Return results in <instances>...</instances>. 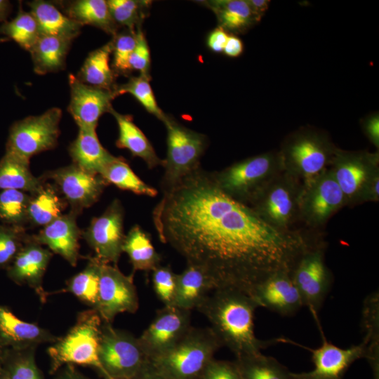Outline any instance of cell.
<instances>
[{
    "label": "cell",
    "instance_id": "obj_1",
    "mask_svg": "<svg viewBox=\"0 0 379 379\" xmlns=\"http://www.w3.org/2000/svg\"><path fill=\"white\" fill-rule=\"evenodd\" d=\"M152 218L160 241L203 270L213 290L251 295L269 275L291 272L310 240L266 223L199 168L164 190Z\"/></svg>",
    "mask_w": 379,
    "mask_h": 379
},
{
    "label": "cell",
    "instance_id": "obj_2",
    "mask_svg": "<svg viewBox=\"0 0 379 379\" xmlns=\"http://www.w3.org/2000/svg\"><path fill=\"white\" fill-rule=\"evenodd\" d=\"M259 307L248 294L238 290H213L198 306L211 323L210 327L222 346L236 358L261 353L275 342L262 340L254 332V314Z\"/></svg>",
    "mask_w": 379,
    "mask_h": 379
},
{
    "label": "cell",
    "instance_id": "obj_3",
    "mask_svg": "<svg viewBox=\"0 0 379 379\" xmlns=\"http://www.w3.org/2000/svg\"><path fill=\"white\" fill-rule=\"evenodd\" d=\"M222 346L210 327L191 326L173 346L149 359V364L167 379H199Z\"/></svg>",
    "mask_w": 379,
    "mask_h": 379
},
{
    "label": "cell",
    "instance_id": "obj_4",
    "mask_svg": "<svg viewBox=\"0 0 379 379\" xmlns=\"http://www.w3.org/2000/svg\"><path fill=\"white\" fill-rule=\"evenodd\" d=\"M338 149L325 132L305 127L288 135L279 151L284 171L305 185L329 168Z\"/></svg>",
    "mask_w": 379,
    "mask_h": 379
},
{
    "label": "cell",
    "instance_id": "obj_5",
    "mask_svg": "<svg viewBox=\"0 0 379 379\" xmlns=\"http://www.w3.org/2000/svg\"><path fill=\"white\" fill-rule=\"evenodd\" d=\"M284 171L279 151H270L236 162L212 174L218 186L226 194L248 206Z\"/></svg>",
    "mask_w": 379,
    "mask_h": 379
},
{
    "label": "cell",
    "instance_id": "obj_6",
    "mask_svg": "<svg viewBox=\"0 0 379 379\" xmlns=\"http://www.w3.org/2000/svg\"><path fill=\"white\" fill-rule=\"evenodd\" d=\"M102 321L95 309L80 312L68 333L48 350L54 368L74 364L94 366L103 373L98 356Z\"/></svg>",
    "mask_w": 379,
    "mask_h": 379
},
{
    "label": "cell",
    "instance_id": "obj_7",
    "mask_svg": "<svg viewBox=\"0 0 379 379\" xmlns=\"http://www.w3.org/2000/svg\"><path fill=\"white\" fill-rule=\"evenodd\" d=\"M302 182L284 171L268 183L248 205L266 223L281 231H291L299 220Z\"/></svg>",
    "mask_w": 379,
    "mask_h": 379
},
{
    "label": "cell",
    "instance_id": "obj_8",
    "mask_svg": "<svg viewBox=\"0 0 379 379\" xmlns=\"http://www.w3.org/2000/svg\"><path fill=\"white\" fill-rule=\"evenodd\" d=\"M163 122L167 131V154L163 160L165 171L161 184L164 191L200 168L206 138L168 115Z\"/></svg>",
    "mask_w": 379,
    "mask_h": 379
},
{
    "label": "cell",
    "instance_id": "obj_9",
    "mask_svg": "<svg viewBox=\"0 0 379 379\" xmlns=\"http://www.w3.org/2000/svg\"><path fill=\"white\" fill-rule=\"evenodd\" d=\"M105 376L133 379L149 363L138 338L102 321L98 352Z\"/></svg>",
    "mask_w": 379,
    "mask_h": 379
},
{
    "label": "cell",
    "instance_id": "obj_10",
    "mask_svg": "<svg viewBox=\"0 0 379 379\" xmlns=\"http://www.w3.org/2000/svg\"><path fill=\"white\" fill-rule=\"evenodd\" d=\"M61 117V109L53 107L40 115L14 122L9 128L6 152L29 160L34 155L53 149L58 144Z\"/></svg>",
    "mask_w": 379,
    "mask_h": 379
},
{
    "label": "cell",
    "instance_id": "obj_11",
    "mask_svg": "<svg viewBox=\"0 0 379 379\" xmlns=\"http://www.w3.org/2000/svg\"><path fill=\"white\" fill-rule=\"evenodd\" d=\"M291 277L302 298L318 321V313L331 289L333 277L325 262L322 243L311 241L298 258Z\"/></svg>",
    "mask_w": 379,
    "mask_h": 379
},
{
    "label": "cell",
    "instance_id": "obj_12",
    "mask_svg": "<svg viewBox=\"0 0 379 379\" xmlns=\"http://www.w3.org/2000/svg\"><path fill=\"white\" fill-rule=\"evenodd\" d=\"M345 199L346 206L362 204L366 190L379 174V152L338 148L329 166Z\"/></svg>",
    "mask_w": 379,
    "mask_h": 379
},
{
    "label": "cell",
    "instance_id": "obj_13",
    "mask_svg": "<svg viewBox=\"0 0 379 379\" xmlns=\"http://www.w3.org/2000/svg\"><path fill=\"white\" fill-rule=\"evenodd\" d=\"M345 199L328 168L302 185L299 201V220L312 227L324 225L340 208Z\"/></svg>",
    "mask_w": 379,
    "mask_h": 379
},
{
    "label": "cell",
    "instance_id": "obj_14",
    "mask_svg": "<svg viewBox=\"0 0 379 379\" xmlns=\"http://www.w3.org/2000/svg\"><path fill=\"white\" fill-rule=\"evenodd\" d=\"M138 307L133 274L126 276L116 265L100 262L98 300L95 310L102 321L111 323L117 314L135 313Z\"/></svg>",
    "mask_w": 379,
    "mask_h": 379
},
{
    "label": "cell",
    "instance_id": "obj_15",
    "mask_svg": "<svg viewBox=\"0 0 379 379\" xmlns=\"http://www.w3.org/2000/svg\"><path fill=\"white\" fill-rule=\"evenodd\" d=\"M124 208L119 200L114 199L100 216L94 218L81 235L95 253L101 262L117 265L125 239Z\"/></svg>",
    "mask_w": 379,
    "mask_h": 379
},
{
    "label": "cell",
    "instance_id": "obj_16",
    "mask_svg": "<svg viewBox=\"0 0 379 379\" xmlns=\"http://www.w3.org/2000/svg\"><path fill=\"white\" fill-rule=\"evenodd\" d=\"M41 178L53 181L55 188L70 205L71 211L78 215L94 204L108 185L100 175L88 172L74 164L49 171Z\"/></svg>",
    "mask_w": 379,
    "mask_h": 379
},
{
    "label": "cell",
    "instance_id": "obj_17",
    "mask_svg": "<svg viewBox=\"0 0 379 379\" xmlns=\"http://www.w3.org/2000/svg\"><path fill=\"white\" fill-rule=\"evenodd\" d=\"M191 310L164 305L138 338L150 359L173 346L190 329Z\"/></svg>",
    "mask_w": 379,
    "mask_h": 379
},
{
    "label": "cell",
    "instance_id": "obj_18",
    "mask_svg": "<svg viewBox=\"0 0 379 379\" xmlns=\"http://www.w3.org/2000/svg\"><path fill=\"white\" fill-rule=\"evenodd\" d=\"M70 102L68 112L80 129L95 130L100 117L109 112L112 100L116 98L112 91L87 85L77 77L68 76Z\"/></svg>",
    "mask_w": 379,
    "mask_h": 379
},
{
    "label": "cell",
    "instance_id": "obj_19",
    "mask_svg": "<svg viewBox=\"0 0 379 379\" xmlns=\"http://www.w3.org/2000/svg\"><path fill=\"white\" fill-rule=\"evenodd\" d=\"M322 344L310 349L314 368L307 372L292 373L294 379H342L349 367L357 359L367 358L366 345L344 349L330 343L321 333Z\"/></svg>",
    "mask_w": 379,
    "mask_h": 379
},
{
    "label": "cell",
    "instance_id": "obj_20",
    "mask_svg": "<svg viewBox=\"0 0 379 379\" xmlns=\"http://www.w3.org/2000/svg\"><path fill=\"white\" fill-rule=\"evenodd\" d=\"M251 297L258 307L282 316H291L303 306L291 272L286 270L269 275L256 286Z\"/></svg>",
    "mask_w": 379,
    "mask_h": 379
},
{
    "label": "cell",
    "instance_id": "obj_21",
    "mask_svg": "<svg viewBox=\"0 0 379 379\" xmlns=\"http://www.w3.org/2000/svg\"><path fill=\"white\" fill-rule=\"evenodd\" d=\"M77 213L70 210L32 237L38 244L47 246L51 252L62 256L72 266H76L79 258V240L82 234L77 223Z\"/></svg>",
    "mask_w": 379,
    "mask_h": 379
},
{
    "label": "cell",
    "instance_id": "obj_22",
    "mask_svg": "<svg viewBox=\"0 0 379 379\" xmlns=\"http://www.w3.org/2000/svg\"><path fill=\"white\" fill-rule=\"evenodd\" d=\"M53 253L29 237L27 241L13 260L9 275L19 284L34 289L41 301L47 293L43 288L42 279Z\"/></svg>",
    "mask_w": 379,
    "mask_h": 379
},
{
    "label": "cell",
    "instance_id": "obj_23",
    "mask_svg": "<svg viewBox=\"0 0 379 379\" xmlns=\"http://www.w3.org/2000/svg\"><path fill=\"white\" fill-rule=\"evenodd\" d=\"M58 337L33 323L18 318L8 308L0 306V344L12 345L16 350L36 348L46 343H53Z\"/></svg>",
    "mask_w": 379,
    "mask_h": 379
},
{
    "label": "cell",
    "instance_id": "obj_24",
    "mask_svg": "<svg viewBox=\"0 0 379 379\" xmlns=\"http://www.w3.org/2000/svg\"><path fill=\"white\" fill-rule=\"evenodd\" d=\"M79 129L77 137L69 147L73 164L88 172L100 175L116 157L102 147L95 130Z\"/></svg>",
    "mask_w": 379,
    "mask_h": 379
},
{
    "label": "cell",
    "instance_id": "obj_25",
    "mask_svg": "<svg viewBox=\"0 0 379 379\" xmlns=\"http://www.w3.org/2000/svg\"><path fill=\"white\" fill-rule=\"evenodd\" d=\"M115 118L119 128L116 146L128 149L133 157L144 160L149 168L163 166L164 161L156 154L152 144L143 132L134 124L131 115L121 114L113 107L109 110Z\"/></svg>",
    "mask_w": 379,
    "mask_h": 379
},
{
    "label": "cell",
    "instance_id": "obj_26",
    "mask_svg": "<svg viewBox=\"0 0 379 379\" xmlns=\"http://www.w3.org/2000/svg\"><path fill=\"white\" fill-rule=\"evenodd\" d=\"M211 291L213 287L205 272L197 266L187 265L182 273L177 274L172 305L187 310L197 309Z\"/></svg>",
    "mask_w": 379,
    "mask_h": 379
},
{
    "label": "cell",
    "instance_id": "obj_27",
    "mask_svg": "<svg viewBox=\"0 0 379 379\" xmlns=\"http://www.w3.org/2000/svg\"><path fill=\"white\" fill-rule=\"evenodd\" d=\"M62 12L70 19L83 25H91L114 36L118 26L110 14L105 0H77L60 3Z\"/></svg>",
    "mask_w": 379,
    "mask_h": 379
},
{
    "label": "cell",
    "instance_id": "obj_28",
    "mask_svg": "<svg viewBox=\"0 0 379 379\" xmlns=\"http://www.w3.org/2000/svg\"><path fill=\"white\" fill-rule=\"evenodd\" d=\"M215 15L218 27L231 34H243L259 22L246 0L200 1Z\"/></svg>",
    "mask_w": 379,
    "mask_h": 379
},
{
    "label": "cell",
    "instance_id": "obj_29",
    "mask_svg": "<svg viewBox=\"0 0 379 379\" xmlns=\"http://www.w3.org/2000/svg\"><path fill=\"white\" fill-rule=\"evenodd\" d=\"M72 41L65 37L41 35L29 51L35 73L44 75L63 69Z\"/></svg>",
    "mask_w": 379,
    "mask_h": 379
},
{
    "label": "cell",
    "instance_id": "obj_30",
    "mask_svg": "<svg viewBox=\"0 0 379 379\" xmlns=\"http://www.w3.org/2000/svg\"><path fill=\"white\" fill-rule=\"evenodd\" d=\"M42 178L35 177L29 169V160L6 152L0 159V191L17 190L33 194L44 185Z\"/></svg>",
    "mask_w": 379,
    "mask_h": 379
},
{
    "label": "cell",
    "instance_id": "obj_31",
    "mask_svg": "<svg viewBox=\"0 0 379 379\" xmlns=\"http://www.w3.org/2000/svg\"><path fill=\"white\" fill-rule=\"evenodd\" d=\"M34 17L41 35L55 36L71 39L81 32V26L67 16L55 4L45 1L27 3Z\"/></svg>",
    "mask_w": 379,
    "mask_h": 379
},
{
    "label": "cell",
    "instance_id": "obj_32",
    "mask_svg": "<svg viewBox=\"0 0 379 379\" xmlns=\"http://www.w3.org/2000/svg\"><path fill=\"white\" fill-rule=\"evenodd\" d=\"M112 49V39L91 52L76 76L77 79L87 85L114 91L116 74L109 65Z\"/></svg>",
    "mask_w": 379,
    "mask_h": 379
},
{
    "label": "cell",
    "instance_id": "obj_33",
    "mask_svg": "<svg viewBox=\"0 0 379 379\" xmlns=\"http://www.w3.org/2000/svg\"><path fill=\"white\" fill-rule=\"evenodd\" d=\"M122 251L128 255L134 272L153 271L160 265V255L149 235L139 225H134L125 236Z\"/></svg>",
    "mask_w": 379,
    "mask_h": 379
},
{
    "label": "cell",
    "instance_id": "obj_34",
    "mask_svg": "<svg viewBox=\"0 0 379 379\" xmlns=\"http://www.w3.org/2000/svg\"><path fill=\"white\" fill-rule=\"evenodd\" d=\"M67 202L58 194L55 187L44 186L36 193L31 194L28 210V222L34 226H46L62 215Z\"/></svg>",
    "mask_w": 379,
    "mask_h": 379
},
{
    "label": "cell",
    "instance_id": "obj_35",
    "mask_svg": "<svg viewBox=\"0 0 379 379\" xmlns=\"http://www.w3.org/2000/svg\"><path fill=\"white\" fill-rule=\"evenodd\" d=\"M234 363L241 379H294L286 367L262 352L236 358Z\"/></svg>",
    "mask_w": 379,
    "mask_h": 379
},
{
    "label": "cell",
    "instance_id": "obj_36",
    "mask_svg": "<svg viewBox=\"0 0 379 379\" xmlns=\"http://www.w3.org/2000/svg\"><path fill=\"white\" fill-rule=\"evenodd\" d=\"M100 175L108 185H114L136 194L154 197L158 194L155 188L146 184L133 172L122 157H116L105 168Z\"/></svg>",
    "mask_w": 379,
    "mask_h": 379
},
{
    "label": "cell",
    "instance_id": "obj_37",
    "mask_svg": "<svg viewBox=\"0 0 379 379\" xmlns=\"http://www.w3.org/2000/svg\"><path fill=\"white\" fill-rule=\"evenodd\" d=\"M18 8L13 19L0 25V34L29 52L41 36L39 29L33 15L23 11L21 3Z\"/></svg>",
    "mask_w": 379,
    "mask_h": 379
},
{
    "label": "cell",
    "instance_id": "obj_38",
    "mask_svg": "<svg viewBox=\"0 0 379 379\" xmlns=\"http://www.w3.org/2000/svg\"><path fill=\"white\" fill-rule=\"evenodd\" d=\"M100 262L95 257L91 258L84 270L67 284V290L93 309L98 300Z\"/></svg>",
    "mask_w": 379,
    "mask_h": 379
},
{
    "label": "cell",
    "instance_id": "obj_39",
    "mask_svg": "<svg viewBox=\"0 0 379 379\" xmlns=\"http://www.w3.org/2000/svg\"><path fill=\"white\" fill-rule=\"evenodd\" d=\"M31 194L17 190L0 191V219L4 225L23 227L28 222Z\"/></svg>",
    "mask_w": 379,
    "mask_h": 379
},
{
    "label": "cell",
    "instance_id": "obj_40",
    "mask_svg": "<svg viewBox=\"0 0 379 379\" xmlns=\"http://www.w3.org/2000/svg\"><path fill=\"white\" fill-rule=\"evenodd\" d=\"M378 293L374 292L368 296L363 307V326L366 335L363 343L366 345L367 359L372 364L375 375L378 369Z\"/></svg>",
    "mask_w": 379,
    "mask_h": 379
},
{
    "label": "cell",
    "instance_id": "obj_41",
    "mask_svg": "<svg viewBox=\"0 0 379 379\" xmlns=\"http://www.w3.org/2000/svg\"><path fill=\"white\" fill-rule=\"evenodd\" d=\"M107 2L117 25L133 30L141 26L151 4L149 1L135 0H109Z\"/></svg>",
    "mask_w": 379,
    "mask_h": 379
},
{
    "label": "cell",
    "instance_id": "obj_42",
    "mask_svg": "<svg viewBox=\"0 0 379 379\" xmlns=\"http://www.w3.org/2000/svg\"><path fill=\"white\" fill-rule=\"evenodd\" d=\"M151 78L143 75L131 77L123 84L117 85L114 90L116 97L124 93L132 95L150 114L164 121L166 114L159 108L149 84Z\"/></svg>",
    "mask_w": 379,
    "mask_h": 379
},
{
    "label": "cell",
    "instance_id": "obj_43",
    "mask_svg": "<svg viewBox=\"0 0 379 379\" xmlns=\"http://www.w3.org/2000/svg\"><path fill=\"white\" fill-rule=\"evenodd\" d=\"M112 68L116 75H128L131 72L129 60L136 43V29H127L113 36Z\"/></svg>",
    "mask_w": 379,
    "mask_h": 379
},
{
    "label": "cell",
    "instance_id": "obj_44",
    "mask_svg": "<svg viewBox=\"0 0 379 379\" xmlns=\"http://www.w3.org/2000/svg\"><path fill=\"white\" fill-rule=\"evenodd\" d=\"M23 227L0 225V267L13 260L29 237Z\"/></svg>",
    "mask_w": 379,
    "mask_h": 379
},
{
    "label": "cell",
    "instance_id": "obj_45",
    "mask_svg": "<svg viewBox=\"0 0 379 379\" xmlns=\"http://www.w3.org/2000/svg\"><path fill=\"white\" fill-rule=\"evenodd\" d=\"M152 272L154 292L164 305H172L177 282V274L168 266L159 265Z\"/></svg>",
    "mask_w": 379,
    "mask_h": 379
},
{
    "label": "cell",
    "instance_id": "obj_46",
    "mask_svg": "<svg viewBox=\"0 0 379 379\" xmlns=\"http://www.w3.org/2000/svg\"><path fill=\"white\" fill-rule=\"evenodd\" d=\"M129 67L131 72L138 71L140 75L150 77V51L141 26L136 28V43L130 57Z\"/></svg>",
    "mask_w": 379,
    "mask_h": 379
},
{
    "label": "cell",
    "instance_id": "obj_47",
    "mask_svg": "<svg viewBox=\"0 0 379 379\" xmlns=\"http://www.w3.org/2000/svg\"><path fill=\"white\" fill-rule=\"evenodd\" d=\"M36 348L20 350V356L11 366V379H41L34 360Z\"/></svg>",
    "mask_w": 379,
    "mask_h": 379
},
{
    "label": "cell",
    "instance_id": "obj_48",
    "mask_svg": "<svg viewBox=\"0 0 379 379\" xmlns=\"http://www.w3.org/2000/svg\"><path fill=\"white\" fill-rule=\"evenodd\" d=\"M199 379H241L234 361L213 359Z\"/></svg>",
    "mask_w": 379,
    "mask_h": 379
},
{
    "label": "cell",
    "instance_id": "obj_49",
    "mask_svg": "<svg viewBox=\"0 0 379 379\" xmlns=\"http://www.w3.org/2000/svg\"><path fill=\"white\" fill-rule=\"evenodd\" d=\"M362 130L375 147L379 149V114L378 112L371 113L361 121Z\"/></svg>",
    "mask_w": 379,
    "mask_h": 379
},
{
    "label": "cell",
    "instance_id": "obj_50",
    "mask_svg": "<svg viewBox=\"0 0 379 379\" xmlns=\"http://www.w3.org/2000/svg\"><path fill=\"white\" fill-rule=\"evenodd\" d=\"M229 33L220 27L212 30L207 38L208 47L215 53H222Z\"/></svg>",
    "mask_w": 379,
    "mask_h": 379
},
{
    "label": "cell",
    "instance_id": "obj_51",
    "mask_svg": "<svg viewBox=\"0 0 379 379\" xmlns=\"http://www.w3.org/2000/svg\"><path fill=\"white\" fill-rule=\"evenodd\" d=\"M242 40L234 34H229L222 53L230 58H237L241 55L244 51Z\"/></svg>",
    "mask_w": 379,
    "mask_h": 379
},
{
    "label": "cell",
    "instance_id": "obj_52",
    "mask_svg": "<svg viewBox=\"0 0 379 379\" xmlns=\"http://www.w3.org/2000/svg\"><path fill=\"white\" fill-rule=\"evenodd\" d=\"M253 14L260 22L268 10L270 1L269 0H246Z\"/></svg>",
    "mask_w": 379,
    "mask_h": 379
},
{
    "label": "cell",
    "instance_id": "obj_53",
    "mask_svg": "<svg viewBox=\"0 0 379 379\" xmlns=\"http://www.w3.org/2000/svg\"><path fill=\"white\" fill-rule=\"evenodd\" d=\"M133 379H167L148 364Z\"/></svg>",
    "mask_w": 379,
    "mask_h": 379
},
{
    "label": "cell",
    "instance_id": "obj_54",
    "mask_svg": "<svg viewBox=\"0 0 379 379\" xmlns=\"http://www.w3.org/2000/svg\"><path fill=\"white\" fill-rule=\"evenodd\" d=\"M12 10V6L9 1L0 0V25L7 21Z\"/></svg>",
    "mask_w": 379,
    "mask_h": 379
},
{
    "label": "cell",
    "instance_id": "obj_55",
    "mask_svg": "<svg viewBox=\"0 0 379 379\" xmlns=\"http://www.w3.org/2000/svg\"><path fill=\"white\" fill-rule=\"evenodd\" d=\"M59 379H86L76 373L72 367H68Z\"/></svg>",
    "mask_w": 379,
    "mask_h": 379
},
{
    "label": "cell",
    "instance_id": "obj_56",
    "mask_svg": "<svg viewBox=\"0 0 379 379\" xmlns=\"http://www.w3.org/2000/svg\"><path fill=\"white\" fill-rule=\"evenodd\" d=\"M10 39L6 36L0 37V44L9 41Z\"/></svg>",
    "mask_w": 379,
    "mask_h": 379
},
{
    "label": "cell",
    "instance_id": "obj_57",
    "mask_svg": "<svg viewBox=\"0 0 379 379\" xmlns=\"http://www.w3.org/2000/svg\"><path fill=\"white\" fill-rule=\"evenodd\" d=\"M105 379H120V378H116L111 377L109 375H107L105 376Z\"/></svg>",
    "mask_w": 379,
    "mask_h": 379
},
{
    "label": "cell",
    "instance_id": "obj_58",
    "mask_svg": "<svg viewBox=\"0 0 379 379\" xmlns=\"http://www.w3.org/2000/svg\"><path fill=\"white\" fill-rule=\"evenodd\" d=\"M4 379H11L9 377H6Z\"/></svg>",
    "mask_w": 379,
    "mask_h": 379
},
{
    "label": "cell",
    "instance_id": "obj_59",
    "mask_svg": "<svg viewBox=\"0 0 379 379\" xmlns=\"http://www.w3.org/2000/svg\"><path fill=\"white\" fill-rule=\"evenodd\" d=\"M1 345V344H0Z\"/></svg>",
    "mask_w": 379,
    "mask_h": 379
}]
</instances>
